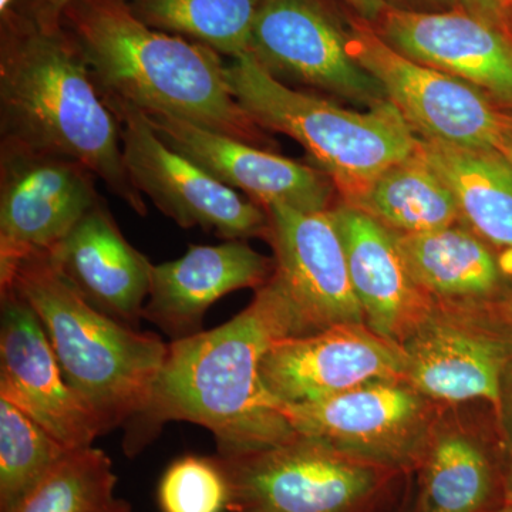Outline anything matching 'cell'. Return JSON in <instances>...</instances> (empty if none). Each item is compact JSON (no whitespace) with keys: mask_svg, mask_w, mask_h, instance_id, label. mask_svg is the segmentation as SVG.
Returning <instances> with one entry per match:
<instances>
[{"mask_svg":"<svg viewBox=\"0 0 512 512\" xmlns=\"http://www.w3.org/2000/svg\"><path fill=\"white\" fill-rule=\"evenodd\" d=\"M296 336L291 303L271 276L224 325L168 343L147 406L124 427L126 456L140 454L170 421L210 430L224 457L298 437L261 380L265 353L276 340Z\"/></svg>","mask_w":512,"mask_h":512,"instance_id":"6da1fadb","label":"cell"},{"mask_svg":"<svg viewBox=\"0 0 512 512\" xmlns=\"http://www.w3.org/2000/svg\"><path fill=\"white\" fill-rule=\"evenodd\" d=\"M0 140L82 161L140 217L147 205L128 177L120 124L63 28L15 10L0 15Z\"/></svg>","mask_w":512,"mask_h":512,"instance_id":"7a4b0ae2","label":"cell"},{"mask_svg":"<svg viewBox=\"0 0 512 512\" xmlns=\"http://www.w3.org/2000/svg\"><path fill=\"white\" fill-rule=\"evenodd\" d=\"M60 25L79 47L101 97L254 146L266 143L262 128L232 96L227 64L211 47L150 28L124 0H72Z\"/></svg>","mask_w":512,"mask_h":512,"instance_id":"3957f363","label":"cell"},{"mask_svg":"<svg viewBox=\"0 0 512 512\" xmlns=\"http://www.w3.org/2000/svg\"><path fill=\"white\" fill-rule=\"evenodd\" d=\"M0 289L35 309L64 379L99 423L101 436L126 427L150 400L168 343L114 320L57 274L45 254L20 261Z\"/></svg>","mask_w":512,"mask_h":512,"instance_id":"277c9868","label":"cell"},{"mask_svg":"<svg viewBox=\"0 0 512 512\" xmlns=\"http://www.w3.org/2000/svg\"><path fill=\"white\" fill-rule=\"evenodd\" d=\"M225 74L232 96L256 126L298 141L332 178L343 202L416 153L419 137L390 101L366 111L345 109L292 89L249 53L232 59Z\"/></svg>","mask_w":512,"mask_h":512,"instance_id":"5b68a950","label":"cell"},{"mask_svg":"<svg viewBox=\"0 0 512 512\" xmlns=\"http://www.w3.org/2000/svg\"><path fill=\"white\" fill-rule=\"evenodd\" d=\"M215 457L229 485L225 512H370L394 473L302 436Z\"/></svg>","mask_w":512,"mask_h":512,"instance_id":"8992f818","label":"cell"},{"mask_svg":"<svg viewBox=\"0 0 512 512\" xmlns=\"http://www.w3.org/2000/svg\"><path fill=\"white\" fill-rule=\"evenodd\" d=\"M103 100L119 121L131 183L164 215L181 228L200 227L225 241L268 237L269 217L264 207L167 146L144 111L121 100Z\"/></svg>","mask_w":512,"mask_h":512,"instance_id":"52a82bcc","label":"cell"},{"mask_svg":"<svg viewBox=\"0 0 512 512\" xmlns=\"http://www.w3.org/2000/svg\"><path fill=\"white\" fill-rule=\"evenodd\" d=\"M96 178L76 158L0 140V284L103 201Z\"/></svg>","mask_w":512,"mask_h":512,"instance_id":"ba28073f","label":"cell"},{"mask_svg":"<svg viewBox=\"0 0 512 512\" xmlns=\"http://www.w3.org/2000/svg\"><path fill=\"white\" fill-rule=\"evenodd\" d=\"M279 410L298 436L394 471L420 466L436 431L433 400L406 380L366 384L318 402L279 403Z\"/></svg>","mask_w":512,"mask_h":512,"instance_id":"9c48e42d","label":"cell"},{"mask_svg":"<svg viewBox=\"0 0 512 512\" xmlns=\"http://www.w3.org/2000/svg\"><path fill=\"white\" fill-rule=\"evenodd\" d=\"M404 380L433 402L497 407L512 359V323L497 306L437 303L400 346Z\"/></svg>","mask_w":512,"mask_h":512,"instance_id":"30bf717a","label":"cell"},{"mask_svg":"<svg viewBox=\"0 0 512 512\" xmlns=\"http://www.w3.org/2000/svg\"><path fill=\"white\" fill-rule=\"evenodd\" d=\"M348 33V12L340 13L330 0H262L248 53L275 79L372 109L389 100L350 56Z\"/></svg>","mask_w":512,"mask_h":512,"instance_id":"8fae6325","label":"cell"},{"mask_svg":"<svg viewBox=\"0 0 512 512\" xmlns=\"http://www.w3.org/2000/svg\"><path fill=\"white\" fill-rule=\"evenodd\" d=\"M350 56L383 87L414 133L427 140L493 147L500 111L470 83L393 49L369 22L348 13Z\"/></svg>","mask_w":512,"mask_h":512,"instance_id":"7c38bea8","label":"cell"},{"mask_svg":"<svg viewBox=\"0 0 512 512\" xmlns=\"http://www.w3.org/2000/svg\"><path fill=\"white\" fill-rule=\"evenodd\" d=\"M278 282L291 303L298 336L338 325H366L350 279L348 259L332 208L303 212L266 208Z\"/></svg>","mask_w":512,"mask_h":512,"instance_id":"4fadbf2b","label":"cell"},{"mask_svg":"<svg viewBox=\"0 0 512 512\" xmlns=\"http://www.w3.org/2000/svg\"><path fill=\"white\" fill-rule=\"evenodd\" d=\"M404 355L366 325H338L276 340L261 362L266 392L281 404L318 402L366 384L404 380Z\"/></svg>","mask_w":512,"mask_h":512,"instance_id":"5bb4252c","label":"cell"},{"mask_svg":"<svg viewBox=\"0 0 512 512\" xmlns=\"http://www.w3.org/2000/svg\"><path fill=\"white\" fill-rule=\"evenodd\" d=\"M0 400L18 407L63 446H93L99 423L64 379L35 309L0 289Z\"/></svg>","mask_w":512,"mask_h":512,"instance_id":"9a60e30c","label":"cell"},{"mask_svg":"<svg viewBox=\"0 0 512 512\" xmlns=\"http://www.w3.org/2000/svg\"><path fill=\"white\" fill-rule=\"evenodd\" d=\"M146 116L167 146L190 158L227 187L244 192L265 210L275 205L303 212L333 208L338 190L320 168L167 114Z\"/></svg>","mask_w":512,"mask_h":512,"instance_id":"2e32d148","label":"cell"},{"mask_svg":"<svg viewBox=\"0 0 512 512\" xmlns=\"http://www.w3.org/2000/svg\"><path fill=\"white\" fill-rule=\"evenodd\" d=\"M373 29L397 52L477 87L512 109V36L466 10L387 8Z\"/></svg>","mask_w":512,"mask_h":512,"instance_id":"e0dca14e","label":"cell"},{"mask_svg":"<svg viewBox=\"0 0 512 512\" xmlns=\"http://www.w3.org/2000/svg\"><path fill=\"white\" fill-rule=\"evenodd\" d=\"M45 255L90 305L137 329L154 265L127 241L104 200Z\"/></svg>","mask_w":512,"mask_h":512,"instance_id":"ac0fdd59","label":"cell"},{"mask_svg":"<svg viewBox=\"0 0 512 512\" xmlns=\"http://www.w3.org/2000/svg\"><path fill=\"white\" fill-rule=\"evenodd\" d=\"M275 271L266 258L245 241L220 245H190L181 258L154 265L143 319L174 340L202 332L208 309L228 293L259 289Z\"/></svg>","mask_w":512,"mask_h":512,"instance_id":"d6986e66","label":"cell"},{"mask_svg":"<svg viewBox=\"0 0 512 512\" xmlns=\"http://www.w3.org/2000/svg\"><path fill=\"white\" fill-rule=\"evenodd\" d=\"M332 215L367 328L400 348L436 302L414 282L392 231L342 201Z\"/></svg>","mask_w":512,"mask_h":512,"instance_id":"ffe728a7","label":"cell"},{"mask_svg":"<svg viewBox=\"0 0 512 512\" xmlns=\"http://www.w3.org/2000/svg\"><path fill=\"white\" fill-rule=\"evenodd\" d=\"M420 289L444 305L497 306L504 274L494 249L463 222L423 234H394Z\"/></svg>","mask_w":512,"mask_h":512,"instance_id":"44dd1931","label":"cell"},{"mask_svg":"<svg viewBox=\"0 0 512 512\" xmlns=\"http://www.w3.org/2000/svg\"><path fill=\"white\" fill-rule=\"evenodd\" d=\"M417 153L453 192L460 222L491 248L512 254V167L503 154L420 137Z\"/></svg>","mask_w":512,"mask_h":512,"instance_id":"7402d4cb","label":"cell"},{"mask_svg":"<svg viewBox=\"0 0 512 512\" xmlns=\"http://www.w3.org/2000/svg\"><path fill=\"white\" fill-rule=\"evenodd\" d=\"M345 204L365 212L393 234H423L460 222L453 192L417 148L413 156L384 170Z\"/></svg>","mask_w":512,"mask_h":512,"instance_id":"603a6c76","label":"cell"},{"mask_svg":"<svg viewBox=\"0 0 512 512\" xmlns=\"http://www.w3.org/2000/svg\"><path fill=\"white\" fill-rule=\"evenodd\" d=\"M419 467L417 512H481L493 494L490 460L458 431H434Z\"/></svg>","mask_w":512,"mask_h":512,"instance_id":"cb8c5ba5","label":"cell"},{"mask_svg":"<svg viewBox=\"0 0 512 512\" xmlns=\"http://www.w3.org/2000/svg\"><path fill=\"white\" fill-rule=\"evenodd\" d=\"M141 22L229 59L247 55L262 0H124Z\"/></svg>","mask_w":512,"mask_h":512,"instance_id":"d4e9b609","label":"cell"},{"mask_svg":"<svg viewBox=\"0 0 512 512\" xmlns=\"http://www.w3.org/2000/svg\"><path fill=\"white\" fill-rule=\"evenodd\" d=\"M116 484L103 450L73 448L9 512H106L116 501Z\"/></svg>","mask_w":512,"mask_h":512,"instance_id":"484cf974","label":"cell"},{"mask_svg":"<svg viewBox=\"0 0 512 512\" xmlns=\"http://www.w3.org/2000/svg\"><path fill=\"white\" fill-rule=\"evenodd\" d=\"M70 448L0 400V512H9Z\"/></svg>","mask_w":512,"mask_h":512,"instance_id":"4316f807","label":"cell"},{"mask_svg":"<svg viewBox=\"0 0 512 512\" xmlns=\"http://www.w3.org/2000/svg\"><path fill=\"white\" fill-rule=\"evenodd\" d=\"M228 500L227 476L217 457L177 458L158 484L161 512H225Z\"/></svg>","mask_w":512,"mask_h":512,"instance_id":"83f0119b","label":"cell"},{"mask_svg":"<svg viewBox=\"0 0 512 512\" xmlns=\"http://www.w3.org/2000/svg\"><path fill=\"white\" fill-rule=\"evenodd\" d=\"M72 0H16L13 9L43 29H59L62 13Z\"/></svg>","mask_w":512,"mask_h":512,"instance_id":"f1b7e54d","label":"cell"},{"mask_svg":"<svg viewBox=\"0 0 512 512\" xmlns=\"http://www.w3.org/2000/svg\"><path fill=\"white\" fill-rule=\"evenodd\" d=\"M463 10L512 36V0H461Z\"/></svg>","mask_w":512,"mask_h":512,"instance_id":"f546056e","label":"cell"},{"mask_svg":"<svg viewBox=\"0 0 512 512\" xmlns=\"http://www.w3.org/2000/svg\"><path fill=\"white\" fill-rule=\"evenodd\" d=\"M497 416L503 430L505 443L512 456V359L501 379L500 400H498Z\"/></svg>","mask_w":512,"mask_h":512,"instance_id":"4dcf8cb0","label":"cell"},{"mask_svg":"<svg viewBox=\"0 0 512 512\" xmlns=\"http://www.w3.org/2000/svg\"><path fill=\"white\" fill-rule=\"evenodd\" d=\"M387 6L413 12H450L463 10L461 0H386Z\"/></svg>","mask_w":512,"mask_h":512,"instance_id":"1f68e13d","label":"cell"},{"mask_svg":"<svg viewBox=\"0 0 512 512\" xmlns=\"http://www.w3.org/2000/svg\"><path fill=\"white\" fill-rule=\"evenodd\" d=\"M359 18L366 20L370 25L380 19L384 10L389 8L386 0H342Z\"/></svg>","mask_w":512,"mask_h":512,"instance_id":"d6a6232c","label":"cell"},{"mask_svg":"<svg viewBox=\"0 0 512 512\" xmlns=\"http://www.w3.org/2000/svg\"><path fill=\"white\" fill-rule=\"evenodd\" d=\"M494 148L503 154L505 160H507L512 167V113L500 111V120H498V131Z\"/></svg>","mask_w":512,"mask_h":512,"instance_id":"836d02e7","label":"cell"},{"mask_svg":"<svg viewBox=\"0 0 512 512\" xmlns=\"http://www.w3.org/2000/svg\"><path fill=\"white\" fill-rule=\"evenodd\" d=\"M505 494H507L508 504L512 505V456L510 464H508L507 471L504 477Z\"/></svg>","mask_w":512,"mask_h":512,"instance_id":"e575fe53","label":"cell"},{"mask_svg":"<svg viewBox=\"0 0 512 512\" xmlns=\"http://www.w3.org/2000/svg\"><path fill=\"white\" fill-rule=\"evenodd\" d=\"M106 512H131V505L124 500H117L116 498V501Z\"/></svg>","mask_w":512,"mask_h":512,"instance_id":"d590c367","label":"cell"},{"mask_svg":"<svg viewBox=\"0 0 512 512\" xmlns=\"http://www.w3.org/2000/svg\"><path fill=\"white\" fill-rule=\"evenodd\" d=\"M16 0H0V15L9 12L15 6Z\"/></svg>","mask_w":512,"mask_h":512,"instance_id":"8d00e7d4","label":"cell"},{"mask_svg":"<svg viewBox=\"0 0 512 512\" xmlns=\"http://www.w3.org/2000/svg\"><path fill=\"white\" fill-rule=\"evenodd\" d=\"M491 512H512V505L508 504V505H505V507H503V508H498V510H494Z\"/></svg>","mask_w":512,"mask_h":512,"instance_id":"74e56055","label":"cell"},{"mask_svg":"<svg viewBox=\"0 0 512 512\" xmlns=\"http://www.w3.org/2000/svg\"><path fill=\"white\" fill-rule=\"evenodd\" d=\"M510 309H511V312H512V303H511V308Z\"/></svg>","mask_w":512,"mask_h":512,"instance_id":"f35d334b","label":"cell"}]
</instances>
